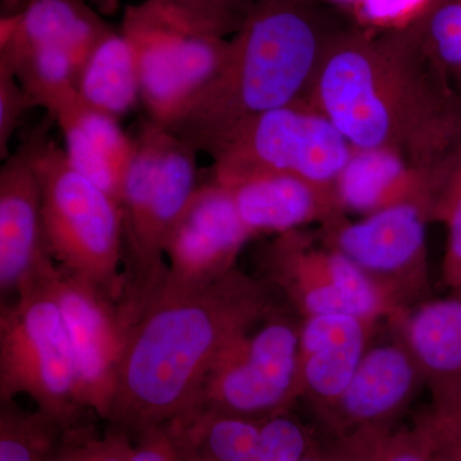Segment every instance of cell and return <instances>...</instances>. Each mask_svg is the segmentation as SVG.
<instances>
[{
    "label": "cell",
    "instance_id": "obj_8",
    "mask_svg": "<svg viewBox=\"0 0 461 461\" xmlns=\"http://www.w3.org/2000/svg\"><path fill=\"white\" fill-rule=\"evenodd\" d=\"M351 153L338 127L304 99L239 124L209 156L215 180L277 172L335 187Z\"/></svg>",
    "mask_w": 461,
    "mask_h": 461
},
{
    "label": "cell",
    "instance_id": "obj_12",
    "mask_svg": "<svg viewBox=\"0 0 461 461\" xmlns=\"http://www.w3.org/2000/svg\"><path fill=\"white\" fill-rule=\"evenodd\" d=\"M42 276L65 321L85 411L108 420L130 329L118 303L50 262Z\"/></svg>",
    "mask_w": 461,
    "mask_h": 461
},
{
    "label": "cell",
    "instance_id": "obj_35",
    "mask_svg": "<svg viewBox=\"0 0 461 461\" xmlns=\"http://www.w3.org/2000/svg\"><path fill=\"white\" fill-rule=\"evenodd\" d=\"M300 461H336L330 439L321 441L317 437L309 450L306 451L304 457Z\"/></svg>",
    "mask_w": 461,
    "mask_h": 461
},
{
    "label": "cell",
    "instance_id": "obj_2",
    "mask_svg": "<svg viewBox=\"0 0 461 461\" xmlns=\"http://www.w3.org/2000/svg\"><path fill=\"white\" fill-rule=\"evenodd\" d=\"M280 309L272 285L238 267L202 290L157 296L130 330L111 427L136 436L187 411L223 351Z\"/></svg>",
    "mask_w": 461,
    "mask_h": 461
},
{
    "label": "cell",
    "instance_id": "obj_6",
    "mask_svg": "<svg viewBox=\"0 0 461 461\" xmlns=\"http://www.w3.org/2000/svg\"><path fill=\"white\" fill-rule=\"evenodd\" d=\"M42 269L14 302L2 308L0 402L26 395L39 411L75 426L85 409L74 350Z\"/></svg>",
    "mask_w": 461,
    "mask_h": 461
},
{
    "label": "cell",
    "instance_id": "obj_38",
    "mask_svg": "<svg viewBox=\"0 0 461 461\" xmlns=\"http://www.w3.org/2000/svg\"><path fill=\"white\" fill-rule=\"evenodd\" d=\"M420 420L426 421L429 427H432V429L437 430H445V432L459 433V435H461V414L456 418V420H451L450 423L446 424L432 423V421L426 420L423 415H421Z\"/></svg>",
    "mask_w": 461,
    "mask_h": 461
},
{
    "label": "cell",
    "instance_id": "obj_9",
    "mask_svg": "<svg viewBox=\"0 0 461 461\" xmlns=\"http://www.w3.org/2000/svg\"><path fill=\"white\" fill-rule=\"evenodd\" d=\"M299 327L280 309L240 336L212 366L189 409L258 420L290 411L300 400Z\"/></svg>",
    "mask_w": 461,
    "mask_h": 461
},
{
    "label": "cell",
    "instance_id": "obj_13",
    "mask_svg": "<svg viewBox=\"0 0 461 461\" xmlns=\"http://www.w3.org/2000/svg\"><path fill=\"white\" fill-rule=\"evenodd\" d=\"M253 238L222 184L211 178L199 185L167 240L168 271L157 296L185 295L220 281Z\"/></svg>",
    "mask_w": 461,
    "mask_h": 461
},
{
    "label": "cell",
    "instance_id": "obj_16",
    "mask_svg": "<svg viewBox=\"0 0 461 461\" xmlns=\"http://www.w3.org/2000/svg\"><path fill=\"white\" fill-rule=\"evenodd\" d=\"M381 321L355 314L302 318L297 353L300 400L317 415L336 402L371 348Z\"/></svg>",
    "mask_w": 461,
    "mask_h": 461
},
{
    "label": "cell",
    "instance_id": "obj_37",
    "mask_svg": "<svg viewBox=\"0 0 461 461\" xmlns=\"http://www.w3.org/2000/svg\"><path fill=\"white\" fill-rule=\"evenodd\" d=\"M300 2H313L321 3V5H329V7L336 8L338 11L342 12L345 16H350L357 0H300Z\"/></svg>",
    "mask_w": 461,
    "mask_h": 461
},
{
    "label": "cell",
    "instance_id": "obj_5",
    "mask_svg": "<svg viewBox=\"0 0 461 461\" xmlns=\"http://www.w3.org/2000/svg\"><path fill=\"white\" fill-rule=\"evenodd\" d=\"M29 136L48 254L60 269L120 303L124 286L120 204L69 163L47 127H36Z\"/></svg>",
    "mask_w": 461,
    "mask_h": 461
},
{
    "label": "cell",
    "instance_id": "obj_33",
    "mask_svg": "<svg viewBox=\"0 0 461 461\" xmlns=\"http://www.w3.org/2000/svg\"><path fill=\"white\" fill-rule=\"evenodd\" d=\"M130 461H181L165 424L136 435Z\"/></svg>",
    "mask_w": 461,
    "mask_h": 461
},
{
    "label": "cell",
    "instance_id": "obj_11",
    "mask_svg": "<svg viewBox=\"0 0 461 461\" xmlns=\"http://www.w3.org/2000/svg\"><path fill=\"white\" fill-rule=\"evenodd\" d=\"M266 278L300 318L355 314L396 324L402 320L366 273L303 229L276 236L263 257Z\"/></svg>",
    "mask_w": 461,
    "mask_h": 461
},
{
    "label": "cell",
    "instance_id": "obj_32",
    "mask_svg": "<svg viewBox=\"0 0 461 461\" xmlns=\"http://www.w3.org/2000/svg\"><path fill=\"white\" fill-rule=\"evenodd\" d=\"M159 5L180 12L200 25L209 27L224 38L233 35L240 26L241 18L230 16L220 7L215 0H156Z\"/></svg>",
    "mask_w": 461,
    "mask_h": 461
},
{
    "label": "cell",
    "instance_id": "obj_29",
    "mask_svg": "<svg viewBox=\"0 0 461 461\" xmlns=\"http://www.w3.org/2000/svg\"><path fill=\"white\" fill-rule=\"evenodd\" d=\"M131 436L111 427L104 435H95L80 423L69 427L62 444L50 461H130Z\"/></svg>",
    "mask_w": 461,
    "mask_h": 461
},
{
    "label": "cell",
    "instance_id": "obj_34",
    "mask_svg": "<svg viewBox=\"0 0 461 461\" xmlns=\"http://www.w3.org/2000/svg\"><path fill=\"white\" fill-rule=\"evenodd\" d=\"M418 421L429 433L436 461H461V435L459 433L437 430L429 427L420 418Z\"/></svg>",
    "mask_w": 461,
    "mask_h": 461
},
{
    "label": "cell",
    "instance_id": "obj_3",
    "mask_svg": "<svg viewBox=\"0 0 461 461\" xmlns=\"http://www.w3.org/2000/svg\"><path fill=\"white\" fill-rule=\"evenodd\" d=\"M348 23L321 3L256 0L213 80L165 130L209 156L239 124L306 99L327 48Z\"/></svg>",
    "mask_w": 461,
    "mask_h": 461
},
{
    "label": "cell",
    "instance_id": "obj_25",
    "mask_svg": "<svg viewBox=\"0 0 461 461\" xmlns=\"http://www.w3.org/2000/svg\"><path fill=\"white\" fill-rule=\"evenodd\" d=\"M330 441L336 461H436L420 421L411 429H366Z\"/></svg>",
    "mask_w": 461,
    "mask_h": 461
},
{
    "label": "cell",
    "instance_id": "obj_31",
    "mask_svg": "<svg viewBox=\"0 0 461 461\" xmlns=\"http://www.w3.org/2000/svg\"><path fill=\"white\" fill-rule=\"evenodd\" d=\"M35 103L18 83L16 76L0 69V156H9V142Z\"/></svg>",
    "mask_w": 461,
    "mask_h": 461
},
{
    "label": "cell",
    "instance_id": "obj_1",
    "mask_svg": "<svg viewBox=\"0 0 461 461\" xmlns=\"http://www.w3.org/2000/svg\"><path fill=\"white\" fill-rule=\"evenodd\" d=\"M351 147L393 151L445 173L461 148V94L411 29L348 23L332 39L306 99Z\"/></svg>",
    "mask_w": 461,
    "mask_h": 461
},
{
    "label": "cell",
    "instance_id": "obj_30",
    "mask_svg": "<svg viewBox=\"0 0 461 461\" xmlns=\"http://www.w3.org/2000/svg\"><path fill=\"white\" fill-rule=\"evenodd\" d=\"M433 0H357L348 20L369 32H396L417 25Z\"/></svg>",
    "mask_w": 461,
    "mask_h": 461
},
{
    "label": "cell",
    "instance_id": "obj_26",
    "mask_svg": "<svg viewBox=\"0 0 461 461\" xmlns=\"http://www.w3.org/2000/svg\"><path fill=\"white\" fill-rule=\"evenodd\" d=\"M411 29L461 94V0H433L429 12Z\"/></svg>",
    "mask_w": 461,
    "mask_h": 461
},
{
    "label": "cell",
    "instance_id": "obj_17",
    "mask_svg": "<svg viewBox=\"0 0 461 461\" xmlns=\"http://www.w3.org/2000/svg\"><path fill=\"white\" fill-rule=\"evenodd\" d=\"M420 364L432 405L424 414L435 424L461 414V287L429 299L393 324Z\"/></svg>",
    "mask_w": 461,
    "mask_h": 461
},
{
    "label": "cell",
    "instance_id": "obj_14",
    "mask_svg": "<svg viewBox=\"0 0 461 461\" xmlns=\"http://www.w3.org/2000/svg\"><path fill=\"white\" fill-rule=\"evenodd\" d=\"M393 330V339L371 345L341 395L315 415L333 438L366 429H393L426 387L411 348Z\"/></svg>",
    "mask_w": 461,
    "mask_h": 461
},
{
    "label": "cell",
    "instance_id": "obj_19",
    "mask_svg": "<svg viewBox=\"0 0 461 461\" xmlns=\"http://www.w3.org/2000/svg\"><path fill=\"white\" fill-rule=\"evenodd\" d=\"M448 172L450 169L433 173L418 168L405 158L384 149L353 148L336 180V195L346 214L363 217L411 202L427 203L433 211Z\"/></svg>",
    "mask_w": 461,
    "mask_h": 461
},
{
    "label": "cell",
    "instance_id": "obj_18",
    "mask_svg": "<svg viewBox=\"0 0 461 461\" xmlns=\"http://www.w3.org/2000/svg\"><path fill=\"white\" fill-rule=\"evenodd\" d=\"M215 181L229 190L239 217L254 236L280 235L311 223L324 226L346 214L335 187L297 176L256 172Z\"/></svg>",
    "mask_w": 461,
    "mask_h": 461
},
{
    "label": "cell",
    "instance_id": "obj_15",
    "mask_svg": "<svg viewBox=\"0 0 461 461\" xmlns=\"http://www.w3.org/2000/svg\"><path fill=\"white\" fill-rule=\"evenodd\" d=\"M42 232L41 190L29 133L0 169V291L17 296L51 262Z\"/></svg>",
    "mask_w": 461,
    "mask_h": 461
},
{
    "label": "cell",
    "instance_id": "obj_36",
    "mask_svg": "<svg viewBox=\"0 0 461 461\" xmlns=\"http://www.w3.org/2000/svg\"><path fill=\"white\" fill-rule=\"evenodd\" d=\"M215 3L218 7L230 16L244 20L250 9L253 8L256 0H215Z\"/></svg>",
    "mask_w": 461,
    "mask_h": 461
},
{
    "label": "cell",
    "instance_id": "obj_10",
    "mask_svg": "<svg viewBox=\"0 0 461 461\" xmlns=\"http://www.w3.org/2000/svg\"><path fill=\"white\" fill-rule=\"evenodd\" d=\"M432 206L402 203L348 220L341 215L321 226V240L371 278L403 318L430 294L427 226Z\"/></svg>",
    "mask_w": 461,
    "mask_h": 461
},
{
    "label": "cell",
    "instance_id": "obj_4",
    "mask_svg": "<svg viewBox=\"0 0 461 461\" xmlns=\"http://www.w3.org/2000/svg\"><path fill=\"white\" fill-rule=\"evenodd\" d=\"M120 198L123 294L118 306L133 327L165 285L166 244L198 184V151L145 120Z\"/></svg>",
    "mask_w": 461,
    "mask_h": 461
},
{
    "label": "cell",
    "instance_id": "obj_20",
    "mask_svg": "<svg viewBox=\"0 0 461 461\" xmlns=\"http://www.w3.org/2000/svg\"><path fill=\"white\" fill-rule=\"evenodd\" d=\"M62 131L69 163L120 203L124 178L135 154L117 118L90 107L80 94L51 115Z\"/></svg>",
    "mask_w": 461,
    "mask_h": 461
},
{
    "label": "cell",
    "instance_id": "obj_24",
    "mask_svg": "<svg viewBox=\"0 0 461 461\" xmlns=\"http://www.w3.org/2000/svg\"><path fill=\"white\" fill-rule=\"evenodd\" d=\"M69 427L39 409L29 411L14 400L2 402L0 461H50Z\"/></svg>",
    "mask_w": 461,
    "mask_h": 461
},
{
    "label": "cell",
    "instance_id": "obj_21",
    "mask_svg": "<svg viewBox=\"0 0 461 461\" xmlns=\"http://www.w3.org/2000/svg\"><path fill=\"white\" fill-rule=\"evenodd\" d=\"M111 30L84 0H29L23 12L2 18L0 51L33 47L66 50L77 77L85 60Z\"/></svg>",
    "mask_w": 461,
    "mask_h": 461
},
{
    "label": "cell",
    "instance_id": "obj_7",
    "mask_svg": "<svg viewBox=\"0 0 461 461\" xmlns=\"http://www.w3.org/2000/svg\"><path fill=\"white\" fill-rule=\"evenodd\" d=\"M147 120L167 129L220 71L230 39L156 0L124 9Z\"/></svg>",
    "mask_w": 461,
    "mask_h": 461
},
{
    "label": "cell",
    "instance_id": "obj_28",
    "mask_svg": "<svg viewBox=\"0 0 461 461\" xmlns=\"http://www.w3.org/2000/svg\"><path fill=\"white\" fill-rule=\"evenodd\" d=\"M315 438L313 430L290 411L282 412L263 421L249 461H300Z\"/></svg>",
    "mask_w": 461,
    "mask_h": 461
},
{
    "label": "cell",
    "instance_id": "obj_23",
    "mask_svg": "<svg viewBox=\"0 0 461 461\" xmlns=\"http://www.w3.org/2000/svg\"><path fill=\"white\" fill-rule=\"evenodd\" d=\"M76 90L90 107L117 120L140 103L135 53L122 32L112 29L103 36L78 72Z\"/></svg>",
    "mask_w": 461,
    "mask_h": 461
},
{
    "label": "cell",
    "instance_id": "obj_22",
    "mask_svg": "<svg viewBox=\"0 0 461 461\" xmlns=\"http://www.w3.org/2000/svg\"><path fill=\"white\" fill-rule=\"evenodd\" d=\"M264 420L191 408L165 426L181 461H249Z\"/></svg>",
    "mask_w": 461,
    "mask_h": 461
},
{
    "label": "cell",
    "instance_id": "obj_27",
    "mask_svg": "<svg viewBox=\"0 0 461 461\" xmlns=\"http://www.w3.org/2000/svg\"><path fill=\"white\" fill-rule=\"evenodd\" d=\"M432 223L446 227L442 282L448 290L461 287V148L433 205Z\"/></svg>",
    "mask_w": 461,
    "mask_h": 461
}]
</instances>
